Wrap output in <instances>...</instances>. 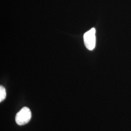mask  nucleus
I'll return each mask as SVG.
<instances>
[{"label":"nucleus","instance_id":"1","mask_svg":"<svg viewBox=\"0 0 131 131\" xmlns=\"http://www.w3.org/2000/svg\"><path fill=\"white\" fill-rule=\"evenodd\" d=\"M32 113L30 109L27 107H24L16 114L15 121L17 124L23 125L30 121Z\"/></svg>","mask_w":131,"mask_h":131},{"label":"nucleus","instance_id":"2","mask_svg":"<svg viewBox=\"0 0 131 131\" xmlns=\"http://www.w3.org/2000/svg\"><path fill=\"white\" fill-rule=\"evenodd\" d=\"M84 41L86 48L90 51L93 50L96 46V29L91 28L84 35Z\"/></svg>","mask_w":131,"mask_h":131},{"label":"nucleus","instance_id":"3","mask_svg":"<svg viewBox=\"0 0 131 131\" xmlns=\"http://www.w3.org/2000/svg\"><path fill=\"white\" fill-rule=\"evenodd\" d=\"M6 90L5 89V88L1 85L0 86V102H2L6 98Z\"/></svg>","mask_w":131,"mask_h":131}]
</instances>
